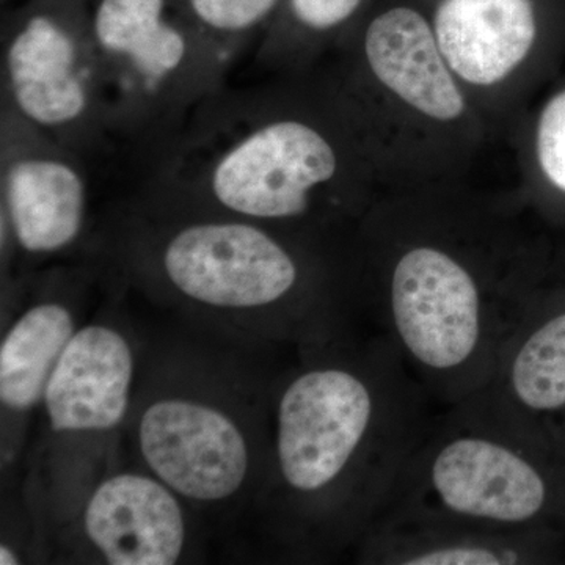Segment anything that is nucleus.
Returning a JSON list of instances; mask_svg holds the SVG:
<instances>
[{
  "label": "nucleus",
  "mask_w": 565,
  "mask_h": 565,
  "mask_svg": "<svg viewBox=\"0 0 565 565\" xmlns=\"http://www.w3.org/2000/svg\"><path fill=\"white\" fill-rule=\"evenodd\" d=\"M200 32L233 68L280 0H182Z\"/></svg>",
  "instance_id": "obj_16"
},
{
  "label": "nucleus",
  "mask_w": 565,
  "mask_h": 565,
  "mask_svg": "<svg viewBox=\"0 0 565 565\" xmlns=\"http://www.w3.org/2000/svg\"><path fill=\"white\" fill-rule=\"evenodd\" d=\"M99 250L152 302L247 343L302 349L345 337V318L286 228L161 210L134 199Z\"/></svg>",
  "instance_id": "obj_2"
},
{
  "label": "nucleus",
  "mask_w": 565,
  "mask_h": 565,
  "mask_svg": "<svg viewBox=\"0 0 565 565\" xmlns=\"http://www.w3.org/2000/svg\"><path fill=\"white\" fill-rule=\"evenodd\" d=\"M455 408L423 438L377 522L553 541L565 522V457L479 404Z\"/></svg>",
  "instance_id": "obj_5"
},
{
  "label": "nucleus",
  "mask_w": 565,
  "mask_h": 565,
  "mask_svg": "<svg viewBox=\"0 0 565 565\" xmlns=\"http://www.w3.org/2000/svg\"><path fill=\"white\" fill-rule=\"evenodd\" d=\"M537 158L546 180L565 193V90L557 93L542 110Z\"/></svg>",
  "instance_id": "obj_17"
},
{
  "label": "nucleus",
  "mask_w": 565,
  "mask_h": 565,
  "mask_svg": "<svg viewBox=\"0 0 565 565\" xmlns=\"http://www.w3.org/2000/svg\"><path fill=\"white\" fill-rule=\"evenodd\" d=\"M553 541L516 537L429 525V523L384 520L364 535L371 559L404 565H509L530 564L544 557L542 550Z\"/></svg>",
  "instance_id": "obj_15"
},
{
  "label": "nucleus",
  "mask_w": 565,
  "mask_h": 565,
  "mask_svg": "<svg viewBox=\"0 0 565 565\" xmlns=\"http://www.w3.org/2000/svg\"><path fill=\"white\" fill-rule=\"evenodd\" d=\"M468 401L565 457V307H527L492 381Z\"/></svg>",
  "instance_id": "obj_11"
},
{
  "label": "nucleus",
  "mask_w": 565,
  "mask_h": 565,
  "mask_svg": "<svg viewBox=\"0 0 565 565\" xmlns=\"http://www.w3.org/2000/svg\"><path fill=\"white\" fill-rule=\"evenodd\" d=\"M274 384L237 353L212 344L174 345L143 360L126 424L136 465L193 512L223 515L256 504Z\"/></svg>",
  "instance_id": "obj_4"
},
{
  "label": "nucleus",
  "mask_w": 565,
  "mask_h": 565,
  "mask_svg": "<svg viewBox=\"0 0 565 565\" xmlns=\"http://www.w3.org/2000/svg\"><path fill=\"white\" fill-rule=\"evenodd\" d=\"M111 137L161 150L230 66L182 0H99L90 13Z\"/></svg>",
  "instance_id": "obj_6"
},
{
  "label": "nucleus",
  "mask_w": 565,
  "mask_h": 565,
  "mask_svg": "<svg viewBox=\"0 0 565 565\" xmlns=\"http://www.w3.org/2000/svg\"><path fill=\"white\" fill-rule=\"evenodd\" d=\"M434 32L456 76L490 87L525 61L537 28L530 0H444Z\"/></svg>",
  "instance_id": "obj_14"
},
{
  "label": "nucleus",
  "mask_w": 565,
  "mask_h": 565,
  "mask_svg": "<svg viewBox=\"0 0 565 565\" xmlns=\"http://www.w3.org/2000/svg\"><path fill=\"white\" fill-rule=\"evenodd\" d=\"M363 52L375 79L419 114L438 121L463 114L455 73L418 11L399 7L375 18L364 33Z\"/></svg>",
  "instance_id": "obj_13"
},
{
  "label": "nucleus",
  "mask_w": 565,
  "mask_h": 565,
  "mask_svg": "<svg viewBox=\"0 0 565 565\" xmlns=\"http://www.w3.org/2000/svg\"><path fill=\"white\" fill-rule=\"evenodd\" d=\"M423 388L388 340L302 349L275 379L269 455L256 509L303 553L360 544L427 430Z\"/></svg>",
  "instance_id": "obj_1"
},
{
  "label": "nucleus",
  "mask_w": 565,
  "mask_h": 565,
  "mask_svg": "<svg viewBox=\"0 0 565 565\" xmlns=\"http://www.w3.org/2000/svg\"><path fill=\"white\" fill-rule=\"evenodd\" d=\"M341 169L326 126L278 109L266 92L226 84L154 152L137 199L286 228L311 217Z\"/></svg>",
  "instance_id": "obj_3"
},
{
  "label": "nucleus",
  "mask_w": 565,
  "mask_h": 565,
  "mask_svg": "<svg viewBox=\"0 0 565 565\" xmlns=\"http://www.w3.org/2000/svg\"><path fill=\"white\" fill-rule=\"evenodd\" d=\"M2 109L71 150L111 139L90 14L79 0H36L2 35Z\"/></svg>",
  "instance_id": "obj_7"
},
{
  "label": "nucleus",
  "mask_w": 565,
  "mask_h": 565,
  "mask_svg": "<svg viewBox=\"0 0 565 565\" xmlns=\"http://www.w3.org/2000/svg\"><path fill=\"white\" fill-rule=\"evenodd\" d=\"M21 563L20 552L14 546L2 542V545H0V565H17Z\"/></svg>",
  "instance_id": "obj_19"
},
{
  "label": "nucleus",
  "mask_w": 565,
  "mask_h": 565,
  "mask_svg": "<svg viewBox=\"0 0 565 565\" xmlns=\"http://www.w3.org/2000/svg\"><path fill=\"white\" fill-rule=\"evenodd\" d=\"M363 0H288L294 25L300 31L321 35L343 25Z\"/></svg>",
  "instance_id": "obj_18"
},
{
  "label": "nucleus",
  "mask_w": 565,
  "mask_h": 565,
  "mask_svg": "<svg viewBox=\"0 0 565 565\" xmlns=\"http://www.w3.org/2000/svg\"><path fill=\"white\" fill-rule=\"evenodd\" d=\"M143 356L128 327L110 318L84 322L55 364L43 408L57 441L115 434L131 416Z\"/></svg>",
  "instance_id": "obj_10"
},
{
  "label": "nucleus",
  "mask_w": 565,
  "mask_h": 565,
  "mask_svg": "<svg viewBox=\"0 0 565 565\" xmlns=\"http://www.w3.org/2000/svg\"><path fill=\"white\" fill-rule=\"evenodd\" d=\"M81 281L62 275L22 278V299L0 341L2 419H20L43 403L44 390L82 326Z\"/></svg>",
  "instance_id": "obj_12"
},
{
  "label": "nucleus",
  "mask_w": 565,
  "mask_h": 565,
  "mask_svg": "<svg viewBox=\"0 0 565 565\" xmlns=\"http://www.w3.org/2000/svg\"><path fill=\"white\" fill-rule=\"evenodd\" d=\"M189 504L137 465L88 489L74 531L88 556L109 565H173L192 550Z\"/></svg>",
  "instance_id": "obj_9"
},
{
  "label": "nucleus",
  "mask_w": 565,
  "mask_h": 565,
  "mask_svg": "<svg viewBox=\"0 0 565 565\" xmlns=\"http://www.w3.org/2000/svg\"><path fill=\"white\" fill-rule=\"evenodd\" d=\"M0 212L7 262H43L84 243L88 180L82 154L0 111Z\"/></svg>",
  "instance_id": "obj_8"
}]
</instances>
